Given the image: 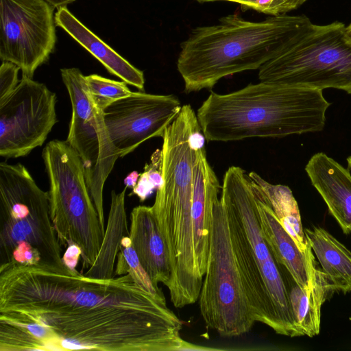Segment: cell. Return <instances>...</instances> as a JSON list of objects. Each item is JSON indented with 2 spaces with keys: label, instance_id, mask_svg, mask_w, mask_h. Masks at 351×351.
Wrapping results in <instances>:
<instances>
[{
  "label": "cell",
  "instance_id": "1",
  "mask_svg": "<svg viewBox=\"0 0 351 351\" xmlns=\"http://www.w3.org/2000/svg\"><path fill=\"white\" fill-rule=\"evenodd\" d=\"M182 322L127 273L86 276L62 267H0V350L179 351Z\"/></svg>",
  "mask_w": 351,
  "mask_h": 351
},
{
  "label": "cell",
  "instance_id": "2",
  "mask_svg": "<svg viewBox=\"0 0 351 351\" xmlns=\"http://www.w3.org/2000/svg\"><path fill=\"white\" fill-rule=\"evenodd\" d=\"M198 300L206 324L223 337L243 335L256 322L276 332L271 301L245 232L221 195L213 208L209 254Z\"/></svg>",
  "mask_w": 351,
  "mask_h": 351
},
{
  "label": "cell",
  "instance_id": "3",
  "mask_svg": "<svg viewBox=\"0 0 351 351\" xmlns=\"http://www.w3.org/2000/svg\"><path fill=\"white\" fill-rule=\"evenodd\" d=\"M330 105L322 90L260 81L227 94L212 92L196 114L208 141L228 142L319 132Z\"/></svg>",
  "mask_w": 351,
  "mask_h": 351
},
{
  "label": "cell",
  "instance_id": "4",
  "mask_svg": "<svg viewBox=\"0 0 351 351\" xmlns=\"http://www.w3.org/2000/svg\"><path fill=\"white\" fill-rule=\"evenodd\" d=\"M308 19L304 15L245 20L238 13L197 27L180 45L177 69L186 93L212 88L223 77L259 69Z\"/></svg>",
  "mask_w": 351,
  "mask_h": 351
},
{
  "label": "cell",
  "instance_id": "5",
  "mask_svg": "<svg viewBox=\"0 0 351 351\" xmlns=\"http://www.w3.org/2000/svg\"><path fill=\"white\" fill-rule=\"evenodd\" d=\"M53 225L48 191L22 164L0 163V267H62L65 263Z\"/></svg>",
  "mask_w": 351,
  "mask_h": 351
},
{
  "label": "cell",
  "instance_id": "6",
  "mask_svg": "<svg viewBox=\"0 0 351 351\" xmlns=\"http://www.w3.org/2000/svg\"><path fill=\"white\" fill-rule=\"evenodd\" d=\"M42 158L49 181L50 216L65 253L78 252L90 267L101 248L105 232L90 195L82 160L66 141L54 139Z\"/></svg>",
  "mask_w": 351,
  "mask_h": 351
},
{
  "label": "cell",
  "instance_id": "7",
  "mask_svg": "<svg viewBox=\"0 0 351 351\" xmlns=\"http://www.w3.org/2000/svg\"><path fill=\"white\" fill-rule=\"evenodd\" d=\"M261 82L336 88L351 95V40L340 22L318 25L308 19L282 50L258 69Z\"/></svg>",
  "mask_w": 351,
  "mask_h": 351
},
{
  "label": "cell",
  "instance_id": "8",
  "mask_svg": "<svg viewBox=\"0 0 351 351\" xmlns=\"http://www.w3.org/2000/svg\"><path fill=\"white\" fill-rule=\"evenodd\" d=\"M62 80L71 104L67 143L80 156L90 195L104 228L103 191L104 184L119 157L108 136L104 110L88 99L85 75L77 68L60 70Z\"/></svg>",
  "mask_w": 351,
  "mask_h": 351
},
{
  "label": "cell",
  "instance_id": "9",
  "mask_svg": "<svg viewBox=\"0 0 351 351\" xmlns=\"http://www.w3.org/2000/svg\"><path fill=\"white\" fill-rule=\"evenodd\" d=\"M220 195L231 206L245 232L271 301L277 324L276 333L291 337L302 336L293 319L288 287L264 238L248 174L239 167H230L223 176Z\"/></svg>",
  "mask_w": 351,
  "mask_h": 351
},
{
  "label": "cell",
  "instance_id": "10",
  "mask_svg": "<svg viewBox=\"0 0 351 351\" xmlns=\"http://www.w3.org/2000/svg\"><path fill=\"white\" fill-rule=\"evenodd\" d=\"M54 8L45 0H0V58L33 78L56 43Z\"/></svg>",
  "mask_w": 351,
  "mask_h": 351
},
{
  "label": "cell",
  "instance_id": "11",
  "mask_svg": "<svg viewBox=\"0 0 351 351\" xmlns=\"http://www.w3.org/2000/svg\"><path fill=\"white\" fill-rule=\"evenodd\" d=\"M57 97L43 83L23 76L0 100V156L17 158L43 145L57 123Z\"/></svg>",
  "mask_w": 351,
  "mask_h": 351
},
{
  "label": "cell",
  "instance_id": "12",
  "mask_svg": "<svg viewBox=\"0 0 351 351\" xmlns=\"http://www.w3.org/2000/svg\"><path fill=\"white\" fill-rule=\"evenodd\" d=\"M182 106L173 95L132 92L107 106L105 125L117 154L122 158L143 142L164 136Z\"/></svg>",
  "mask_w": 351,
  "mask_h": 351
},
{
  "label": "cell",
  "instance_id": "13",
  "mask_svg": "<svg viewBox=\"0 0 351 351\" xmlns=\"http://www.w3.org/2000/svg\"><path fill=\"white\" fill-rule=\"evenodd\" d=\"M305 171L344 234L351 233V174L323 152L308 161Z\"/></svg>",
  "mask_w": 351,
  "mask_h": 351
},
{
  "label": "cell",
  "instance_id": "14",
  "mask_svg": "<svg viewBox=\"0 0 351 351\" xmlns=\"http://www.w3.org/2000/svg\"><path fill=\"white\" fill-rule=\"evenodd\" d=\"M130 238L139 261L153 283L169 286V252L152 206H138L130 213Z\"/></svg>",
  "mask_w": 351,
  "mask_h": 351
},
{
  "label": "cell",
  "instance_id": "15",
  "mask_svg": "<svg viewBox=\"0 0 351 351\" xmlns=\"http://www.w3.org/2000/svg\"><path fill=\"white\" fill-rule=\"evenodd\" d=\"M309 280L304 287L293 280L288 287L289 299L294 322L302 335L313 337L320 330L321 308L334 293V289L317 263L308 243L306 248Z\"/></svg>",
  "mask_w": 351,
  "mask_h": 351
},
{
  "label": "cell",
  "instance_id": "16",
  "mask_svg": "<svg viewBox=\"0 0 351 351\" xmlns=\"http://www.w3.org/2000/svg\"><path fill=\"white\" fill-rule=\"evenodd\" d=\"M252 183V182H251ZM264 238L279 265L300 286L309 280L306 251L302 252L285 230L261 191L252 184Z\"/></svg>",
  "mask_w": 351,
  "mask_h": 351
},
{
  "label": "cell",
  "instance_id": "17",
  "mask_svg": "<svg viewBox=\"0 0 351 351\" xmlns=\"http://www.w3.org/2000/svg\"><path fill=\"white\" fill-rule=\"evenodd\" d=\"M55 22L56 25L63 29L97 58L109 73L140 90H144L143 72L102 41L71 14L66 7L58 9L55 14Z\"/></svg>",
  "mask_w": 351,
  "mask_h": 351
},
{
  "label": "cell",
  "instance_id": "18",
  "mask_svg": "<svg viewBox=\"0 0 351 351\" xmlns=\"http://www.w3.org/2000/svg\"><path fill=\"white\" fill-rule=\"evenodd\" d=\"M306 240L335 293L351 292V251L325 229H304Z\"/></svg>",
  "mask_w": 351,
  "mask_h": 351
},
{
  "label": "cell",
  "instance_id": "19",
  "mask_svg": "<svg viewBox=\"0 0 351 351\" xmlns=\"http://www.w3.org/2000/svg\"><path fill=\"white\" fill-rule=\"evenodd\" d=\"M125 186L121 192H111L110 207L104 240L93 264L84 274L97 278H110L114 276L115 259L122 239L130 235L125 208Z\"/></svg>",
  "mask_w": 351,
  "mask_h": 351
},
{
  "label": "cell",
  "instance_id": "20",
  "mask_svg": "<svg viewBox=\"0 0 351 351\" xmlns=\"http://www.w3.org/2000/svg\"><path fill=\"white\" fill-rule=\"evenodd\" d=\"M248 177L252 184L263 194L278 219L299 249L305 252L308 241L302 228L298 203L289 187L270 184L255 172L248 173Z\"/></svg>",
  "mask_w": 351,
  "mask_h": 351
},
{
  "label": "cell",
  "instance_id": "21",
  "mask_svg": "<svg viewBox=\"0 0 351 351\" xmlns=\"http://www.w3.org/2000/svg\"><path fill=\"white\" fill-rule=\"evenodd\" d=\"M130 273L134 280L146 291L161 299H165L160 287L153 283L150 277L141 264L131 243L130 235L122 239L117 254V263L114 276Z\"/></svg>",
  "mask_w": 351,
  "mask_h": 351
},
{
  "label": "cell",
  "instance_id": "22",
  "mask_svg": "<svg viewBox=\"0 0 351 351\" xmlns=\"http://www.w3.org/2000/svg\"><path fill=\"white\" fill-rule=\"evenodd\" d=\"M84 84L90 101L102 110L132 93L125 82L110 80L97 74L86 75Z\"/></svg>",
  "mask_w": 351,
  "mask_h": 351
},
{
  "label": "cell",
  "instance_id": "23",
  "mask_svg": "<svg viewBox=\"0 0 351 351\" xmlns=\"http://www.w3.org/2000/svg\"><path fill=\"white\" fill-rule=\"evenodd\" d=\"M162 166V151L157 149L152 155L150 163L145 165L144 171L140 174L136 184L132 189V194L138 196L141 202L145 200L163 183Z\"/></svg>",
  "mask_w": 351,
  "mask_h": 351
},
{
  "label": "cell",
  "instance_id": "24",
  "mask_svg": "<svg viewBox=\"0 0 351 351\" xmlns=\"http://www.w3.org/2000/svg\"><path fill=\"white\" fill-rule=\"evenodd\" d=\"M199 3L228 1L237 3L243 10H253L269 16L286 14L307 0H195Z\"/></svg>",
  "mask_w": 351,
  "mask_h": 351
},
{
  "label": "cell",
  "instance_id": "25",
  "mask_svg": "<svg viewBox=\"0 0 351 351\" xmlns=\"http://www.w3.org/2000/svg\"><path fill=\"white\" fill-rule=\"evenodd\" d=\"M20 69L10 62H2L0 66V100L5 99L17 86Z\"/></svg>",
  "mask_w": 351,
  "mask_h": 351
},
{
  "label": "cell",
  "instance_id": "26",
  "mask_svg": "<svg viewBox=\"0 0 351 351\" xmlns=\"http://www.w3.org/2000/svg\"><path fill=\"white\" fill-rule=\"evenodd\" d=\"M141 173L134 171L130 173L124 179V184L127 188L133 189L136 184Z\"/></svg>",
  "mask_w": 351,
  "mask_h": 351
},
{
  "label": "cell",
  "instance_id": "27",
  "mask_svg": "<svg viewBox=\"0 0 351 351\" xmlns=\"http://www.w3.org/2000/svg\"><path fill=\"white\" fill-rule=\"evenodd\" d=\"M53 8L58 9L62 7H66L68 4L73 3L75 0H45Z\"/></svg>",
  "mask_w": 351,
  "mask_h": 351
},
{
  "label": "cell",
  "instance_id": "28",
  "mask_svg": "<svg viewBox=\"0 0 351 351\" xmlns=\"http://www.w3.org/2000/svg\"><path fill=\"white\" fill-rule=\"evenodd\" d=\"M346 33L348 38L351 40V24L346 27Z\"/></svg>",
  "mask_w": 351,
  "mask_h": 351
},
{
  "label": "cell",
  "instance_id": "29",
  "mask_svg": "<svg viewBox=\"0 0 351 351\" xmlns=\"http://www.w3.org/2000/svg\"><path fill=\"white\" fill-rule=\"evenodd\" d=\"M347 162H348V167L349 170H351V156L348 157Z\"/></svg>",
  "mask_w": 351,
  "mask_h": 351
}]
</instances>
